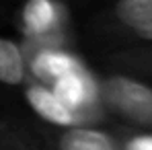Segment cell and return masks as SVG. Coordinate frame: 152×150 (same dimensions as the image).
I'll use <instances>...</instances> for the list:
<instances>
[{
  "instance_id": "cell-1",
  "label": "cell",
  "mask_w": 152,
  "mask_h": 150,
  "mask_svg": "<svg viewBox=\"0 0 152 150\" xmlns=\"http://www.w3.org/2000/svg\"><path fill=\"white\" fill-rule=\"evenodd\" d=\"M101 56L152 45V0H115L99 6L86 21Z\"/></svg>"
},
{
  "instance_id": "cell-2",
  "label": "cell",
  "mask_w": 152,
  "mask_h": 150,
  "mask_svg": "<svg viewBox=\"0 0 152 150\" xmlns=\"http://www.w3.org/2000/svg\"><path fill=\"white\" fill-rule=\"evenodd\" d=\"M101 107L115 124L152 134V84L134 76L103 70L97 76Z\"/></svg>"
},
{
  "instance_id": "cell-3",
  "label": "cell",
  "mask_w": 152,
  "mask_h": 150,
  "mask_svg": "<svg viewBox=\"0 0 152 150\" xmlns=\"http://www.w3.org/2000/svg\"><path fill=\"white\" fill-rule=\"evenodd\" d=\"M25 121L29 132L45 150H121L115 125H53L37 119Z\"/></svg>"
},
{
  "instance_id": "cell-4",
  "label": "cell",
  "mask_w": 152,
  "mask_h": 150,
  "mask_svg": "<svg viewBox=\"0 0 152 150\" xmlns=\"http://www.w3.org/2000/svg\"><path fill=\"white\" fill-rule=\"evenodd\" d=\"M103 70L121 72L152 84V45L101 56Z\"/></svg>"
},
{
  "instance_id": "cell-5",
  "label": "cell",
  "mask_w": 152,
  "mask_h": 150,
  "mask_svg": "<svg viewBox=\"0 0 152 150\" xmlns=\"http://www.w3.org/2000/svg\"><path fill=\"white\" fill-rule=\"evenodd\" d=\"M0 84L12 89H27L31 84L25 51L6 37H0Z\"/></svg>"
},
{
  "instance_id": "cell-6",
  "label": "cell",
  "mask_w": 152,
  "mask_h": 150,
  "mask_svg": "<svg viewBox=\"0 0 152 150\" xmlns=\"http://www.w3.org/2000/svg\"><path fill=\"white\" fill-rule=\"evenodd\" d=\"M0 150H45L29 132L25 119L0 113Z\"/></svg>"
},
{
  "instance_id": "cell-7",
  "label": "cell",
  "mask_w": 152,
  "mask_h": 150,
  "mask_svg": "<svg viewBox=\"0 0 152 150\" xmlns=\"http://www.w3.org/2000/svg\"><path fill=\"white\" fill-rule=\"evenodd\" d=\"M121 150H152V134L115 124Z\"/></svg>"
}]
</instances>
